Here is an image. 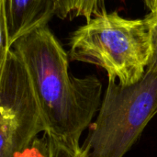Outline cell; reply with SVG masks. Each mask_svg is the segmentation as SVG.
<instances>
[{
  "label": "cell",
  "mask_w": 157,
  "mask_h": 157,
  "mask_svg": "<svg viewBox=\"0 0 157 157\" xmlns=\"http://www.w3.org/2000/svg\"><path fill=\"white\" fill-rule=\"evenodd\" d=\"M12 49L27 71L44 134L79 144L100 109V81L95 75L75 77L70 74L68 55L48 26L22 36Z\"/></svg>",
  "instance_id": "6da1fadb"
},
{
  "label": "cell",
  "mask_w": 157,
  "mask_h": 157,
  "mask_svg": "<svg viewBox=\"0 0 157 157\" xmlns=\"http://www.w3.org/2000/svg\"><path fill=\"white\" fill-rule=\"evenodd\" d=\"M69 57L103 68L109 79L130 86L144 75L152 59L148 21L104 13L79 27L70 38Z\"/></svg>",
  "instance_id": "7a4b0ae2"
},
{
  "label": "cell",
  "mask_w": 157,
  "mask_h": 157,
  "mask_svg": "<svg viewBox=\"0 0 157 157\" xmlns=\"http://www.w3.org/2000/svg\"><path fill=\"white\" fill-rule=\"evenodd\" d=\"M157 114V70L148 66L136 83L109 79L82 149L85 157H124Z\"/></svg>",
  "instance_id": "3957f363"
},
{
  "label": "cell",
  "mask_w": 157,
  "mask_h": 157,
  "mask_svg": "<svg viewBox=\"0 0 157 157\" xmlns=\"http://www.w3.org/2000/svg\"><path fill=\"white\" fill-rule=\"evenodd\" d=\"M45 126L25 66L11 49L0 62V157H18Z\"/></svg>",
  "instance_id": "277c9868"
},
{
  "label": "cell",
  "mask_w": 157,
  "mask_h": 157,
  "mask_svg": "<svg viewBox=\"0 0 157 157\" xmlns=\"http://www.w3.org/2000/svg\"><path fill=\"white\" fill-rule=\"evenodd\" d=\"M60 0H0V62L22 36L47 26Z\"/></svg>",
  "instance_id": "5b68a950"
},
{
  "label": "cell",
  "mask_w": 157,
  "mask_h": 157,
  "mask_svg": "<svg viewBox=\"0 0 157 157\" xmlns=\"http://www.w3.org/2000/svg\"><path fill=\"white\" fill-rule=\"evenodd\" d=\"M46 135L48 157H85L80 144L70 143Z\"/></svg>",
  "instance_id": "8992f818"
},
{
  "label": "cell",
  "mask_w": 157,
  "mask_h": 157,
  "mask_svg": "<svg viewBox=\"0 0 157 157\" xmlns=\"http://www.w3.org/2000/svg\"><path fill=\"white\" fill-rule=\"evenodd\" d=\"M146 19L149 24L151 43H152V59L148 66L157 70V10L151 12Z\"/></svg>",
  "instance_id": "52a82bcc"
},
{
  "label": "cell",
  "mask_w": 157,
  "mask_h": 157,
  "mask_svg": "<svg viewBox=\"0 0 157 157\" xmlns=\"http://www.w3.org/2000/svg\"><path fill=\"white\" fill-rule=\"evenodd\" d=\"M18 157H48V144L44 134L41 138H37L33 144Z\"/></svg>",
  "instance_id": "ba28073f"
},
{
  "label": "cell",
  "mask_w": 157,
  "mask_h": 157,
  "mask_svg": "<svg viewBox=\"0 0 157 157\" xmlns=\"http://www.w3.org/2000/svg\"><path fill=\"white\" fill-rule=\"evenodd\" d=\"M144 3L151 12L157 10V0H144Z\"/></svg>",
  "instance_id": "9c48e42d"
}]
</instances>
